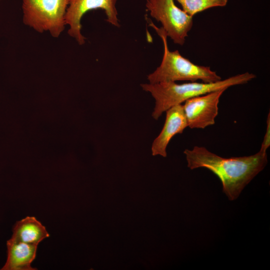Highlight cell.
Masks as SVG:
<instances>
[{
	"mask_svg": "<svg viewBox=\"0 0 270 270\" xmlns=\"http://www.w3.org/2000/svg\"><path fill=\"white\" fill-rule=\"evenodd\" d=\"M190 170L206 168L221 181L222 191L230 200H236L245 186L268 164L266 152L260 150L249 156L222 158L205 147L194 146L184 151Z\"/></svg>",
	"mask_w": 270,
	"mask_h": 270,
	"instance_id": "6da1fadb",
	"label": "cell"
},
{
	"mask_svg": "<svg viewBox=\"0 0 270 270\" xmlns=\"http://www.w3.org/2000/svg\"><path fill=\"white\" fill-rule=\"evenodd\" d=\"M252 73L246 72L224 80L206 83L190 82L178 84L176 82H163L156 84H142L143 90L150 92L155 100L152 116L158 120L166 110L173 106L182 104L186 100L210 92L248 83L256 78Z\"/></svg>",
	"mask_w": 270,
	"mask_h": 270,
	"instance_id": "7a4b0ae2",
	"label": "cell"
},
{
	"mask_svg": "<svg viewBox=\"0 0 270 270\" xmlns=\"http://www.w3.org/2000/svg\"><path fill=\"white\" fill-rule=\"evenodd\" d=\"M162 40L164 54L160 65L148 76L150 84L176 81L197 82L206 83L219 81L222 78L210 66L194 64L182 56L178 50L170 51L168 47L167 36L164 29L158 28L152 22H149Z\"/></svg>",
	"mask_w": 270,
	"mask_h": 270,
	"instance_id": "3957f363",
	"label": "cell"
},
{
	"mask_svg": "<svg viewBox=\"0 0 270 270\" xmlns=\"http://www.w3.org/2000/svg\"><path fill=\"white\" fill-rule=\"evenodd\" d=\"M69 0H22L24 24L58 38L64 30Z\"/></svg>",
	"mask_w": 270,
	"mask_h": 270,
	"instance_id": "277c9868",
	"label": "cell"
},
{
	"mask_svg": "<svg viewBox=\"0 0 270 270\" xmlns=\"http://www.w3.org/2000/svg\"><path fill=\"white\" fill-rule=\"evenodd\" d=\"M150 15L162 24V28L174 44L182 46L193 26V17L178 8L174 0H147Z\"/></svg>",
	"mask_w": 270,
	"mask_h": 270,
	"instance_id": "5b68a950",
	"label": "cell"
},
{
	"mask_svg": "<svg viewBox=\"0 0 270 270\" xmlns=\"http://www.w3.org/2000/svg\"><path fill=\"white\" fill-rule=\"evenodd\" d=\"M117 0H69L65 16L68 33L80 45L85 43L86 38L81 32V20L88 12L100 8L104 10L106 21L114 26L120 27L116 4Z\"/></svg>",
	"mask_w": 270,
	"mask_h": 270,
	"instance_id": "8992f818",
	"label": "cell"
},
{
	"mask_svg": "<svg viewBox=\"0 0 270 270\" xmlns=\"http://www.w3.org/2000/svg\"><path fill=\"white\" fill-rule=\"evenodd\" d=\"M225 90H216L186 100L182 106L188 127L204 129L214 124L220 99Z\"/></svg>",
	"mask_w": 270,
	"mask_h": 270,
	"instance_id": "52a82bcc",
	"label": "cell"
},
{
	"mask_svg": "<svg viewBox=\"0 0 270 270\" xmlns=\"http://www.w3.org/2000/svg\"><path fill=\"white\" fill-rule=\"evenodd\" d=\"M166 117L164 126L154 140L151 148L152 155L167 156L166 148L172 138L182 134L188 127L182 104L172 106L166 111Z\"/></svg>",
	"mask_w": 270,
	"mask_h": 270,
	"instance_id": "ba28073f",
	"label": "cell"
},
{
	"mask_svg": "<svg viewBox=\"0 0 270 270\" xmlns=\"http://www.w3.org/2000/svg\"><path fill=\"white\" fill-rule=\"evenodd\" d=\"M8 256L2 270H34L31 264L35 259L38 245L14 242H6Z\"/></svg>",
	"mask_w": 270,
	"mask_h": 270,
	"instance_id": "9c48e42d",
	"label": "cell"
},
{
	"mask_svg": "<svg viewBox=\"0 0 270 270\" xmlns=\"http://www.w3.org/2000/svg\"><path fill=\"white\" fill-rule=\"evenodd\" d=\"M11 240L38 245L50 236L45 226L34 216H26L17 221L12 230Z\"/></svg>",
	"mask_w": 270,
	"mask_h": 270,
	"instance_id": "30bf717a",
	"label": "cell"
},
{
	"mask_svg": "<svg viewBox=\"0 0 270 270\" xmlns=\"http://www.w3.org/2000/svg\"><path fill=\"white\" fill-rule=\"evenodd\" d=\"M188 15L194 16L198 12L214 7H222L228 0H176Z\"/></svg>",
	"mask_w": 270,
	"mask_h": 270,
	"instance_id": "8fae6325",
	"label": "cell"
},
{
	"mask_svg": "<svg viewBox=\"0 0 270 270\" xmlns=\"http://www.w3.org/2000/svg\"><path fill=\"white\" fill-rule=\"evenodd\" d=\"M270 146V114L268 112L266 119V128L262 143L260 150L266 152Z\"/></svg>",
	"mask_w": 270,
	"mask_h": 270,
	"instance_id": "7c38bea8",
	"label": "cell"
},
{
	"mask_svg": "<svg viewBox=\"0 0 270 270\" xmlns=\"http://www.w3.org/2000/svg\"></svg>",
	"mask_w": 270,
	"mask_h": 270,
	"instance_id": "4fadbf2b",
	"label": "cell"
}]
</instances>
